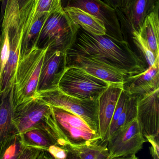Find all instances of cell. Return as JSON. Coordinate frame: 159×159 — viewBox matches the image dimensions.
Returning <instances> with one entry per match:
<instances>
[{
    "label": "cell",
    "instance_id": "6da1fadb",
    "mask_svg": "<svg viewBox=\"0 0 159 159\" xmlns=\"http://www.w3.org/2000/svg\"><path fill=\"white\" fill-rule=\"evenodd\" d=\"M69 49L96 59L131 77L143 72L147 68L126 40L118 41L106 34L95 35L81 28Z\"/></svg>",
    "mask_w": 159,
    "mask_h": 159
},
{
    "label": "cell",
    "instance_id": "7a4b0ae2",
    "mask_svg": "<svg viewBox=\"0 0 159 159\" xmlns=\"http://www.w3.org/2000/svg\"><path fill=\"white\" fill-rule=\"evenodd\" d=\"M18 0H9L0 35V94L9 87L19 59L21 34Z\"/></svg>",
    "mask_w": 159,
    "mask_h": 159
},
{
    "label": "cell",
    "instance_id": "3957f363",
    "mask_svg": "<svg viewBox=\"0 0 159 159\" xmlns=\"http://www.w3.org/2000/svg\"><path fill=\"white\" fill-rule=\"evenodd\" d=\"M47 49L34 48L18 61L12 79L13 109L36 97L40 71Z\"/></svg>",
    "mask_w": 159,
    "mask_h": 159
},
{
    "label": "cell",
    "instance_id": "277c9868",
    "mask_svg": "<svg viewBox=\"0 0 159 159\" xmlns=\"http://www.w3.org/2000/svg\"><path fill=\"white\" fill-rule=\"evenodd\" d=\"M80 28L64 10L51 14L41 30L35 47L66 53L74 43Z\"/></svg>",
    "mask_w": 159,
    "mask_h": 159
},
{
    "label": "cell",
    "instance_id": "5b68a950",
    "mask_svg": "<svg viewBox=\"0 0 159 159\" xmlns=\"http://www.w3.org/2000/svg\"><path fill=\"white\" fill-rule=\"evenodd\" d=\"M110 83L75 66L67 67L60 80L58 89L63 93L82 100L98 99Z\"/></svg>",
    "mask_w": 159,
    "mask_h": 159
},
{
    "label": "cell",
    "instance_id": "8992f818",
    "mask_svg": "<svg viewBox=\"0 0 159 159\" xmlns=\"http://www.w3.org/2000/svg\"><path fill=\"white\" fill-rule=\"evenodd\" d=\"M36 97H39L51 106L63 108L78 116L91 129L99 134L98 99H78L63 93L58 88L38 93Z\"/></svg>",
    "mask_w": 159,
    "mask_h": 159
},
{
    "label": "cell",
    "instance_id": "52a82bcc",
    "mask_svg": "<svg viewBox=\"0 0 159 159\" xmlns=\"http://www.w3.org/2000/svg\"><path fill=\"white\" fill-rule=\"evenodd\" d=\"M52 107L59 130L70 145H93L101 142L99 134L91 129L82 118L65 109Z\"/></svg>",
    "mask_w": 159,
    "mask_h": 159
},
{
    "label": "cell",
    "instance_id": "ba28073f",
    "mask_svg": "<svg viewBox=\"0 0 159 159\" xmlns=\"http://www.w3.org/2000/svg\"><path fill=\"white\" fill-rule=\"evenodd\" d=\"M55 121L52 106L38 97L14 109L13 122L17 135L31 129L47 127Z\"/></svg>",
    "mask_w": 159,
    "mask_h": 159
},
{
    "label": "cell",
    "instance_id": "9c48e42d",
    "mask_svg": "<svg viewBox=\"0 0 159 159\" xmlns=\"http://www.w3.org/2000/svg\"><path fill=\"white\" fill-rule=\"evenodd\" d=\"M147 142L137 118L116 131L108 139V158L136 155Z\"/></svg>",
    "mask_w": 159,
    "mask_h": 159
},
{
    "label": "cell",
    "instance_id": "30bf717a",
    "mask_svg": "<svg viewBox=\"0 0 159 159\" xmlns=\"http://www.w3.org/2000/svg\"><path fill=\"white\" fill-rule=\"evenodd\" d=\"M63 8L77 7L102 21L106 35L118 41H124V35L116 11L101 0H62Z\"/></svg>",
    "mask_w": 159,
    "mask_h": 159
},
{
    "label": "cell",
    "instance_id": "8fae6325",
    "mask_svg": "<svg viewBox=\"0 0 159 159\" xmlns=\"http://www.w3.org/2000/svg\"><path fill=\"white\" fill-rule=\"evenodd\" d=\"M67 67L75 66L83 69L88 73L110 83L124 85L130 77L115 68L100 61L69 49L66 52Z\"/></svg>",
    "mask_w": 159,
    "mask_h": 159
},
{
    "label": "cell",
    "instance_id": "7c38bea8",
    "mask_svg": "<svg viewBox=\"0 0 159 159\" xmlns=\"http://www.w3.org/2000/svg\"><path fill=\"white\" fill-rule=\"evenodd\" d=\"M66 68V53L47 49L40 71L37 94L58 89L60 80Z\"/></svg>",
    "mask_w": 159,
    "mask_h": 159
},
{
    "label": "cell",
    "instance_id": "4fadbf2b",
    "mask_svg": "<svg viewBox=\"0 0 159 159\" xmlns=\"http://www.w3.org/2000/svg\"><path fill=\"white\" fill-rule=\"evenodd\" d=\"M159 89L137 97V118L146 139L159 136Z\"/></svg>",
    "mask_w": 159,
    "mask_h": 159
},
{
    "label": "cell",
    "instance_id": "5bb4252c",
    "mask_svg": "<svg viewBox=\"0 0 159 159\" xmlns=\"http://www.w3.org/2000/svg\"><path fill=\"white\" fill-rule=\"evenodd\" d=\"M63 10L62 0H27L19 10V25L21 35L42 16Z\"/></svg>",
    "mask_w": 159,
    "mask_h": 159
},
{
    "label": "cell",
    "instance_id": "9a60e30c",
    "mask_svg": "<svg viewBox=\"0 0 159 159\" xmlns=\"http://www.w3.org/2000/svg\"><path fill=\"white\" fill-rule=\"evenodd\" d=\"M13 83L0 94V159L16 135L13 122Z\"/></svg>",
    "mask_w": 159,
    "mask_h": 159
},
{
    "label": "cell",
    "instance_id": "2e32d148",
    "mask_svg": "<svg viewBox=\"0 0 159 159\" xmlns=\"http://www.w3.org/2000/svg\"><path fill=\"white\" fill-rule=\"evenodd\" d=\"M123 84L110 83L107 89L98 98L99 134L100 143L104 140L108 132Z\"/></svg>",
    "mask_w": 159,
    "mask_h": 159
},
{
    "label": "cell",
    "instance_id": "e0dca14e",
    "mask_svg": "<svg viewBox=\"0 0 159 159\" xmlns=\"http://www.w3.org/2000/svg\"><path fill=\"white\" fill-rule=\"evenodd\" d=\"M159 7V0H131L125 11H116L121 26L129 29L131 33L139 31L146 18Z\"/></svg>",
    "mask_w": 159,
    "mask_h": 159
},
{
    "label": "cell",
    "instance_id": "ac0fdd59",
    "mask_svg": "<svg viewBox=\"0 0 159 159\" xmlns=\"http://www.w3.org/2000/svg\"><path fill=\"white\" fill-rule=\"evenodd\" d=\"M124 89L130 96H143L159 89V61L144 71L127 79Z\"/></svg>",
    "mask_w": 159,
    "mask_h": 159
},
{
    "label": "cell",
    "instance_id": "d6986e66",
    "mask_svg": "<svg viewBox=\"0 0 159 159\" xmlns=\"http://www.w3.org/2000/svg\"><path fill=\"white\" fill-rule=\"evenodd\" d=\"M25 146L47 151L53 145L64 146L67 143L59 132L52 128H35L19 135Z\"/></svg>",
    "mask_w": 159,
    "mask_h": 159
},
{
    "label": "cell",
    "instance_id": "ffe728a7",
    "mask_svg": "<svg viewBox=\"0 0 159 159\" xmlns=\"http://www.w3.org/2000/svg\"><path fill=\"white\" fill-rule=\"evenodd\" d=\"M63 9L75 23L86 31L95 35L106 34L103 22L95 16L77 7H67Z\"/></svg>",
    "mask_w": 159,
    "mask_h": 159
},
{
    "label": "cell",
    "instance_id": "44dd1931",
    "mask_svg": "<svg viewBox=\"0 0 159 159\" xmlns=\"http://www.w3.org/2000/svg\"><path fill=\"white\" fill-rule=\"evenodd\" d=\"M156 56H159V8L150 13L145 19L138 31Z\"/></svg>",
    "mask_w": 159,
    "mask_h": 159
},
{
    "label": "cell",
    "instance_id": "7402d4cb",
    "mask_svg": "<svg viewBox=\"0 0 159 159\" xmlns=\"http://www.w3.org/2000/svg\"><path fill=\"white\" fill-rule=\"evenodd\" d=\"M137 102V97L129 95L125 103L124 109L115 126L112 129L108 132L104 141L100 143L106 145V143L108 139L116 131L136 118Z\"/></svg>",
    "mask_w": 159,
    "mask_h": 159
},
{
    "label": "cell",
    "instance_id": "603a6c76",
    "mask_svg": "<svg viewBox=\"0 0 159 159\" xmlns=\"http://www.w3.org/2000/svg\"><path fill=\"white\" fill-rule=\"evenodd\" d=\"M73 147L78 150L81 159H106L109 156L106 145L100 143L93 145Z\"/></svg>",
    "mask_w": 159,
    "mask_h": 159
},
{
    "label": "cell",
    "instance_id": "cb8c5ba5",
    "mask_svg": "<svg viewBox=\"0 0 159 159\" xmlns=\"http://www.w3.org/2000/svg\"><path fill=\"white\" fill-rule=\"evenodd\" d=\"M134 43L141 50L148 65V67L154 66L157 61H159V56H156L148 47L143 38L138 32L133 31L131 33Z\"/></svg>",
    "mask_w": 159,
    "mask_h": 159
},
{
    "label": "cell",
    "instance_id": "d4e9b609",
    "mask_svg": "<svg viewBox=\"0 0 159 159\" xmlns=\"http://www.w3.org/2000/svg\"><path fill=\"white\" fill-rule=\"evenodd\" d=\"M24 146L21 142L20 136L16 135L5 152L2 159H17Z\"/></svg>",
    "mask_w": 159,
    "mask_h": 159
},
{
    "label": "cell",
    "instance_id": "484cf974",
    "mask_svg": "<svg viewBox=\"0 0 159 159\" xmlns=\"http://www.w3.org/2000/svg\"><path fill=\"white\" fill-rule=\"evenodd\" d=\"M69 146L65 147L60 146L57 145L52 146L49 148L47 151L54 159H64L67 156Z\"/></svg>",
    "mask_w": 159,
    "mask_h": 159
},
{
    "label": "cell",
    "instance_id": "4316f807",
    "mask_svg": "<svg viewBox=\"0 0 159 159\" xmlns=\"http://www.w3.org/2000/svg\"><path fill=\"white\" fill-rule=\"evenodd\" d=\"M42 150L24 146L17 159H35Z\"/></svg>",
    "mask_w": 159,
    "mask_h": 159
},
{
    "label": "cell",
    "instance_id": "83f0119b",
    "mask_svg": "<svg viewBox=\"0 0 159 159\" xmlns=\"http://www.w3.org/2000/svg\"><path fill=\"white\" fill-rule=\"evenodd\" d=\"M146 140L151 144L149 149L153 159H159V136L149 137Z\"/></svg>",
    "mask_w": 159,
    "mask_h": 159
},
{
    "label": "cell",
    "instance_id": "f1b7e54d",
    "mask_svg": "<svg viewBox=\"0 0 159 159\" xmlns=\"http://www.w3.org/2000/svg\"><path fill=\"white\" fill-rule=\"evenodd\" d=\"M64 159H81L78 150L70 145L68 147L67 156Z\"/></svg>",
    "mask_w": 159,
    "mask_h": 159
},
{
    "label": "cell",
    "instance_id": "f546056e",
    "mask_svg": "<svg viewBox=\"0 0 159 159\" xmlns=\"http://www.w3.org/2000/svg\"><path fill=\"white\" fill-rule=\"evenodd\" d=\"M106 4L116 10L120 9L122 5V0H103Z\"/></svg>",
    "mask_w": 159,
    "mask_h": 159
},
{
    "label": "cell",
    "instance_id": "4dcf8cb0",
    "mask_svg": "<svg viewBox=\"0 0 159 159\" xmlns=\"http://www.w3.org/2000/svg\"><path fill=\"white\" fill-rule=\"evenodd\" d=\"M35 159H54V158L47 151L42 150Z\"/></svg>",
    "mask_w": 159,
    "mask_h": 159
},
{
    "label": "cell",
    "instance_id": "1f68e13d",
    "mask_svg": "<svg viewBox=\"0 0 159 159\" xmlns=\"http://www.w3.org/2000/svg\"><path fill=\"white\" fill-rule=\"evenodd\" d=\"M8 2V0H2V2H1L2 3H1V15L2 16V19L3 17Z\"/></svg>",
    "mask_w": 159,
    "mask_h": 159
},
{
    "label": "cell",
    "instance_id": "d6a6232c",
    "mask_svg": "<svg viewBox=\"0 0 159 159\" xmlns=\"http://www.w3.org/2000/svg\"><path fill=\"white\" fill-rule=\"evenodd\" d=\"M131 0H122V5L120 9H119L121 12H123L127 9L130 2Z\"/></svg>",
    "mask_w": 159,
    "mask_h": 159
},
{
    "label": "cell",
    "instance_id": "836d02e7",
    "mask_svg": "<svg viewBox=\"0 0 159 159\" xmlns=\"http://www.w3.org/2000/svg\"><path fill=\"white\" fill-rule=\"evenodd\" d=\"M106 159H139L136 155L129 156V157H122L114 158H107Z\"/></svg>",
    "mask_w": 159,
    "mask_h": 159
},
{
    "label": "cell",
    "instance_id": "e575fe53",
    "mask_svg": "<svg viewBox=\"0 0 159 159\" xmlns=\"http://www.w3.org/2000/svg\"><path fill=\"white\" fill-rule=\"evenodd\" d=\"M27 1V0H18V3L19 8H20L21 7L23 6L24 3H25Z\"/></svg>",
    "mask_w": 159,
    "mask_h": 159
},
{
    "label": "cell",
    "instance_id": "d590c367",
    "mask_svg": "<svg viewBox=\"0 0 159 159\" xmlns=\"http://www.w3.org/2000/svg\"><path fill=\"white\" fill-rule=\"evenodd\" d=\"M2 0H0V2H2Z\"/></svg>",
    "mask_w": 159,
    "mask_h": 159
}]
</instances>
